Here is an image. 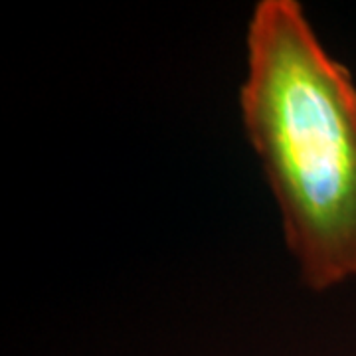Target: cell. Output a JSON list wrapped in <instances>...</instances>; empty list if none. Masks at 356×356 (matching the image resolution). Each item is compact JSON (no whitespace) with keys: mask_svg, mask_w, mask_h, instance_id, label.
Masks as SVG:
<instances>
[{"mask_svg":"<svg viewBox=\"0 0 356 356\" xmlns=\"http://www.w3.org/2000/svg\"><path fill=\"white\" fill-rule=\"evenodd\" d=\"M240 111L301 281H356V81L297 0H259Z\"/></svg>","mask_w":356,"mask_h":356,"instance_id":"cell-1","label":"cell"}]
</instances>
